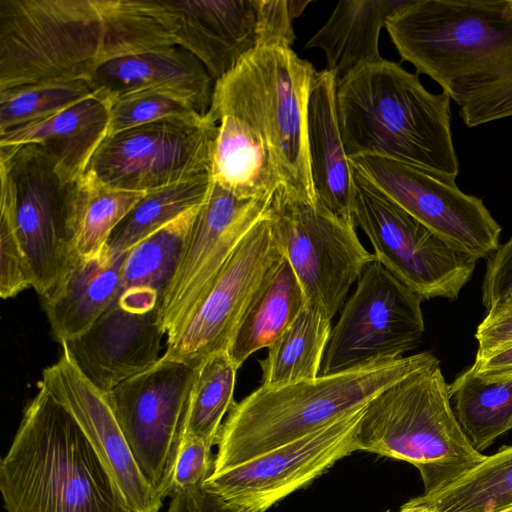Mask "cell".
<instances>
[{
  "label": "cell",
  "mask_w": 512,
  "mask_h": 512,
  "mask_svg": "<svg viewBox=\"0 0 512 512\" xmlns=\"http://www.w3.org/2000/svg\"><path fill=\"white\" fill-rule=\"evenodd\" d=\"M505 512H512V508H511V509H509V510H507V511H505Z\"/></svg>",
  "instance_id": "ee69618b"
},
{
  "label": "cell",
  "mask_w": 512,
  "mask_h": 512,
  "mask_svg": "<svg viewBox=\"0 0 512 512\" xmlns=\"http://www.w3.org/2000/svg\"><path fill=\"white\" fill-rule=\"evenodd\" d=\"M172 46L165 0H0V91L88 81L111 60Z\"/></svg>",
  "instance_id": "6da1fadb"
},
{
  "label": "cell",
  "mask_w": 512,
  "mask_h": 512,
  "mask_svg": "<svg viewBox=\"0 0 512 512\" xmlns=\"http://www.w3.org/2000/svg\"><path fill=\"white\" fill-rule=\"evenodd\" d=\"M109 103L95 96L52 116L0 133V147L39 146L66 184L74 183L108 136Z\"/></svg>",
  "instance_id": "603a6c76"
},
{
  "label": "cell",
  "mask_w": 512,
  "mask_h": 512,
  "mask_svg": "<svg viewBox=\"0 0 512 512\" xmlns=\"http://www.w3.org/2000/svg\"><path fill=\"white\" fill-rule=\"evenodd\" d=\"M126 253L105 247L93 257H79L41 297L52 334L60 344L83 335L112 305L120 289Z\"/></svg>",
  "instance_id": "cb8c5ba5"
},
{
  "label": "cell",
  "mask_w": 512,
  "mask_h": 512,
  "mask_svg": "<svg viewBox=\"0 0 512 512\" xmlns=\"http://www.w3.org/2000/svg\"><path fill=\"white\" fill-rule=\"evenodd\" d=\"M41 384L77 421L132 512H159L164 500L139 470L106 398L76 365L65 345Z\"/></svg>",
  "instance_id": "ac0fdd59"
},
{
  "label": "cell",
  "mask_w": 512,
  "mask_h": 512,
  "mask_svg": "<svg viewBox=\"0 0 512 512\" xmlns=\"http://www.w3.org/2000/svg\"><path fill=\"white\" fill-rule=\"evenodd\" d=\"M397 512H434L430 507L416 502L413 498L406 502Z\"/></svg>",
  "instance_id": "7bdbcfd3"
},
{
  "label": "cell",
  "mask_w": 512,
  "mask_h": 512,
  "mask_svg": "<svg viewBox=\"0 0 512 512\" xmlns=\"http://www.w3.org/2000/svg\"><path fill=\"white\" fill-rule=\"evenodd\" d=\"M422 301L378 261L370 263L332 327L320 375L402 358L424 334Z\"/></svg>",
  "instance_id": "30bf717a"
},
{
  "label": "cell",
  "mask_w": 512,
  "mask_h": 512,
  "mask_svg": "<svg viewBox=\"0 0 512 512\" xmlns=\"http://www.w3.org/2000/svg\"><path fill=\"white\" fill-rule=\"evenodd\" d=\"M434 512H505L512 508V445L433 495L413 498Z\"/></svg>",
  "instance_id": "4dcf8cb0"
},
{
  "label": "cell",
  "mask_w": 512,
  "mask_h": 512,
  "mask_svg": "<svg viewBox=\"0 0 512 512\" xmlns=\"http://www.w3.org/2000/svg\"><path fill=\"white\" fill-rule=\"evenodd\" d=\"M213 180L203 174L146 193L113 230L106 247L123 254L140 241L205 202Z\"/></svg>",
  "instance_id": "d6a6232c"
},
{
  "label": "cell",
  "mask_w": 512,
  "mask_h": 512,
  "mask_svg": "<svg viewBox=\"0 0 512 512\" xmlns=\"http://www.w3.org/2000/svg\"><path fill=\"white\" fill-rule=\"evenodd\" d=\"M476 357L512 347V290L496 301L478 325Z\"/></svg>",
  "instance_id": "f35d334b"
},
{
  "label": "cell",
  "mask_w": 512,
  "mask_h": 512,
  "mask_svg": "<svg viewBox=\"0 0 512 512\" xmlns=\"http://www.w3.org/2000/svg\"><path fill=\"white\" fill-rule=\"evenodd\" d=\"M7 512H132L68 409L39 385L0 461Z\"/></svg>",
  "instance_id": "277c9868"
},
{
  "label": "cell",
  "mask_w": 512,
  "mask_h": 512,
  "mask_svg": "<svg viewBox=\"0 0 512 512\" xmlns=\"http://www.w3.org/2000/svg\"><path fill=\"white\" fill-rule=\"evenodd\" d=\"M177 46L198 58L216 82L263 46L259 0H165Z\"/></svg>",
  "instance_id": "ffe728a7"
},
{
  "label": "cell",
  "mask_w": 512,
  "mask_h": 512,
  "mask_svg": "<svg viewBox=\"0 0 512 512\" xmlns=\"http://www.w3.org/2000/svg\"><path fill=\"white\" fill-rule=\"evenodd\" d=\"M217 134L209 113L129 128L107 136L84 173L114 189L148 193L211 174Z\"/></svg>",
  "instance_id": "8fae6325"
},
{
  "label": "cell",
  "mask_w": 512,
  "mask_h": 512,
  "mask_svg": "<svg viewBox=\"0 0 512 512\" xmlns=\"http://www.w3.org/2000/svg\"><path fill=\"white\" fill-rule=\"evenodd\" d=\"M108 136L136 126L168 119L196 120L204 116L186 96L147 89L118 96L109 102Z\"/></svg>",
  "instance_id": "d590c367"
},
{
  "label": "cell",
  "mask_w": 512,
  "mask_h": 512,
  "mask_svg": "<svg viewBox=\"0 0 512 512\" xmlns=\"http://www.w3.org/2000/svg\"><path fill=\"white\" fill-rule=\"evenodd\" d=\"M385 29L401 60L442 88L467 127L512 116V0H408Z\"/></svg>",
  "instance_id": "7a4b0ae2"
},
{
  "label": "cell",
  "mask_w": 512,
  "mask_h": 512,
  "mask_svg": "<svg viewBox=\"0 0 512 512\" xmlns=\"http://www.w3.org/2000/svg\"><path fill=\"white\" fill-rule=\"evenodd\" d=\"M339 125L348 157L377 155L456 179L450 98L399 64L381 59L337 80Z\"/></svg>",
  "instance_id": "3957f363"
},
{
  "label": "cell",
  "mask_w": 512,
  "mask_h": 512,
  "mask_svg": "<svg viewBox=\"0 0 512 512\" xmlns=\"http://www.w3.org/2000/svg\"><path fill=\"white\" fill-rule=\"evenodd\" d=\"M437 360L431 352H420L313 380L261 385L230 408L212 473L293 442L366 406L392 384Z\"/></svg>",
  "instance_id": "5b68a950"
},
{
  "label": "cell",
  "mask_w": 512,
  "mask_h": 512,
  "mask_svg": "<svg viewBox=\"0 0 512 512\" xmlns=\"http://www.w3.org/2000/svg\"><path fill=\"white\" fill-rule=\"evenodd\" d=\"M93 95L84 80L20 85L0 91V133L52 116Z\"/></svg>",
  "instance_id": "e575fe53"
},
{
  "label": "cell",
  "mask_w": 512,
  "mask_h": 512,
  "mask_svg": "<svg viewBox=\"0 0 512 512\" xmlns=\"http://www.w3.org/2000/svg\"><path fill=\"white\" fill-rule=\"evenodd\" d=\"M284 259L270 212L236 247L215 282L177 337L165 359L196 368L227 350L250 303Z\"/></svg>",
  "instance_id": "9a60e30c"
},
{
  "label": "cell",
  "mask_w": 512,
  "mask_h": 512,
  "mask_svg": "<svg viewBox=\"0 0 512 512\" xmlns=\"http://www.w3.org/2000/svg\"><path fill=\"white\" fill-rule=\"evenodd\" d=\"M336 88L337 77L333 72H316L307 111L310 170L317 202L353 223V169L339 125Z\"/></svg>",
  "instance_id": "7402d4cb"
},
{
  "label": "cell",
  "mask_w": 512,
  "mask_h": 512,
  "mask_svg": "<svg viewBox=\"0 0 512 512\" xmlns=\"http://www.w3.org/2000/svg\"><path fill=\"white\" fill-rule=\"evenodd\" d=\"M331 319L309 304L268 347L260 364L263 386L279 387L319 376L332 331Z\"/></svg>",
  "instance_id": "f1b7e54d"
},
{
  "label": "cell",
  "mask_w": 512,
  "mask_h": 512,
  "mask_svg": "<svg viewBox=\"0 0 512 512\" xmlns=\"http://www.w3.org/2000/svg\"><path fill=\"white\" fill-rule=\"evenodd\" d=\"M0 163L14 182L18 233L31 266L32 287L42 297L79 258L72 221L73 183H64L52 160L34 144L0 147Z\"/></svg>",
  "instance_id": "5bb4252c"
},
{
  "label": "cell",
  "mask_w": 512,
  "mask_h": 512,
  "mask_svg": "<svg viewBox=\"0 0 512 512\" xmlns=\"http://www.w3.org/2000/svg\"><path fill=\"white\" fill-rule=\"evenodd\" d=\"M366 406L293 442L212 473L204 488L243 511L265 512L357 451L355 434Z\"/></svg>",
  "instance_id": "2e32d148"
},
{
  "label": "cell",
  "mask_w": 512,
  "mask_h": 512,
  "mask_svg": "<svg viewBox=\"0 0 512 512\" xmlns=\"http://www.w3.org/2000/svg\"><path fill=\"white\" fill-rule=\"evenodd\" d=\"M217 122L212 180L240 198L272 196L283 182L259 133L231 114Z\"/></svg>",
  "instance_id": "4316f807"
},
{
  "label": "cell",
  "mask_w": 512,
  "mask_h": 512,
  "mask_svg": "<svg viewBox=\"0 0 512 512\" xmlns=\"http://www.w3.org/2000/svg\"><path fill=\"white\" fill-rule=\"evenodd\" d=\"M408 0H342L326 23L307 41L321 49L337 80L351 71L382 59L379 37L388 17Z\"/></svg>",
  "instance_id": "484cf974"
},
{
  "label": "cell",
  "mask_w": 512,
  "mask_h": 512,
  "mask_svg": "<svg viewBox=\"0 0 512 512\" xmlns=\"http://www.w3.org/2000/svg\"><path fill=\"white\" fill-rule=\"evenodd\" d=\"M211 446L205 442L184 437L173 472L169 497L180 491L204 488L214 469Z\"/></svg>",
  "instance_id": "74e56055"
},
{
  "label": "cell",
  "mask_w": 512,
  "mask_h": 512,
  "mask_svg": "<svg viewBox=\"0 0 512 512\" xmlns=\"http://www.w3.org/2000/svg\"><path fill=\"white\" fill-rule=\"evenodd\" d=\"M511 428H512V420H511V422H510V429H511Z\"/></svg>",
  "instance_id": "f6af8a7d"
},
{
  "label": "cell",
  "mask_w": 512,
  "mask_h": 512,
  "mask_svg": "<svg viewBox=\"0 0 512 512\" xmlns=\"http://www.w3.org/2000/svg\"><path fill=\"white\" fill-rule=\"evenodd\" d=\"M308 304L303 287L284 257L243 315L227 352L239 369L256 351L268 348Z\"/></svg>",
  "instance_id": "83f0119b"
},
{
  "label": "cell",
  "mask_w": 512,
  "mask_h": 512,
  "mask_svg": "<svg viewBox=\"0 0 512 512\" xmlns=\"http://www.w3.org/2000/svg\"><path fill=\"white\" fill-rule=\"evenodd\" d=\"M349 162L455 250L478 261L500 247L501 226L480 198L459 189L456 179L377 155L352 156Z\"/></svg>",
  "instance_id": "4fadbf2b"
},
{
  "label": "cell",
  "mask_w": 512,
  "mask_h": 512,
  "mask_svg": "<svg viewBox=\"0 0 512 512\" xmlns=\"http://www.w3.org/2000/svg\"><path fill=\"white\" fill-rule=\"evenodd\" d=\"M449 392L457 420L479 452L510 430L512 379L488 382L467 368L449 384Z\"/></svg>",
  "instance_id": "1f68e13d"
},
{
  "label": "cell",
  "mask_w": 512,
  "mask_h": 512,
  "mask_svg": "<svg viewBox=\"0 0 512 512\" xmlns=\"http://www.w3.org/2000/svg\"><path fill=\"white\" fill-rule=\"evenodd\" d=\"M159 309L139 312L113 303L80 337L63 343L81 372L107 394L159 360Z\"/></svg>",
  "instance_id": "d6986e66"
},
{
  "label": "cell",
  "mask_w": 512,
  "mask_h": 512,
  "mask_svg": "<svg viewBox=\"0 0 512 512\" xmlns=\"http://www.w3.org/2000/svg\"><path fill=\"white\" fill-rule=\"evenodd\" d=\"M316 72L289 47H261L214 84L208 113L247 122L266 144L291 192L316 201L307 136L309 96Z\"/></svg>",
  "instance_id": "52a82bcc"
},
{
  "label": "cell",
  "mask_w": 512,
  "mask_h": 512,
  "mask_svg": "<svg viewBox=\"0 0 512 512\" xmlns=\"http://www.w3.org/2000/svg\"><path fill=\"white\" fill-rule=\"evenodd\" d=\"M0 175V295L7 299L33 286V275L18 233L14 182L3 163Z\"/></svg>",
  "instance_id": "8d00e7d4"
},
{
  "label": "cell",
  "mask_w": 512,
  "mask_h": 512,
  "mask_svg": "<svg viewBox=\"0 0 512 512\" xmlns=\"http://www.w3.org/2000/svg\"><path fill=\"white\" fill-rule=\"evenodd\" d=\"M146 193L111 188L84 173L71 191L75 248L79 257L99 254L113 230Z\"/></svg>",
  "instance_id": "f546056e"
},
{
  "label": "cell",
  "mask_w": 512,
  "mask_h": 512,
  "mask_svg": "<svg viewBox=\"0 0 512 512\" xmlns=\"http://www.w3.org/2000/svg\"><path fill=\"white\" fill-rule=\"evenodd\" d=\"M87 83L95 96L107 102L140 90L173 91L189 98L202 114L210 109L215 84L201 61L180 46L111 60Z\"/></svg>",
  "instance_id": "44dd1931"
},
{
  "label": "cell",
  "mask_w": 512,
  "mask_h": 512,
  "mask_svg": "<svg viewBox=\"0 0 512 512\" xmlns=\"http://www.w3.org/2000/svg\"><path fill=\"white\" fill-rule=\"evenodd\" d=\"M269 212L308 304L332 320L352 284L376 260L374 254L362 245L353 223L283 185L274 192Z\"/></svg>",
  "instance_id": "ba28073f"
},
{
  "label": "cell",
  "mask_w": 512,
  "mask_h": 512,
  "mask_svg": "<svg viewBox=\"0 0 512 512\" xmlns=\"http://www.w3.org/2000/svg\"><path fill=\"white\" fill-rule=\"evenodd\" d=\"M272 197L240 198L213 181L159 307L166 344L183 329L241 240L266 215Z\"/></svg>",
  "instance_id": "e0dca14e"
},
{
  "label": "cell",
  "mask_w": 512,
  "mask_h": 512,
  "mask_svg": "<svg viewBox=\"0 0 512 512\" xmlns=\"http://www.w3.org/2000/svg\"><path fill=\"white\" fill-rule=\"evenodd\" d=\"M166 512H246L205 488L184 490L171 497Z\"/></svg>",
  "instance_id": "60d3db41"
},
{
  "label": "cell",
  "mask_w": 512,
  "mask_h": 512,
  "mask_svg": "<svg viewBox=\"0 0 512 512\" xmlns=\"http://www.w3.org/2000/svg\"><path fill=\"white\" fill-rule=\"evenodd\" d=\"M194 373L160 357L105 394L139 470L162 500L169 497Z\"/></svg>",
  "instance_id": "7c38bea8"
},
{
  "label": "cell",
  "mask_w": 512,
  "mask_h": 512,
  "mask_svg": "<svg viewBox=\"0 0 512 512\" xmlns=\"http://www.w3.org/2000/svg\"><path fill=\"white\" fill-rule=\"evenodd\" d=\"M353 177V223L366 234L376 261L422 300H456L477 261L449 246L354 169Z\"/></svg>",
  "instance_id": "9c48e42d"
},
{
  "label": "cell",
  "mask_w": 512,
  "mask_h": 512,
  "mask_svg": "<svg viewBox=\"0 0 512 512\" xmlns=\"http://www.w3.org/2000/svg\"><path fill=\"white\" fill-rule=\"evenodd\" d=\"M469 369L476 377L488 382L512 379V347L476 357Z\"/></svg>",
  "instance_id": "b9f144b4"
},
{
  "label": "cell",
  "mask_w": 512,
  "mask_h": 512,
  "mask_svg": "<svg viewBox=\"0 0 512 512\" xmlns=\"http://www.w3.org/2000/svg\"><path fill=\"white\" fill-rule=\"evenodd\" d=\"M450 400L437 360L367 404L355 434L356 449L414 465L423 495L444 490L486 458L463 431Z\"/></svg>",
  "instance_id": "8992f818"
},
{
  "label": "cell",
  "mask_w": 512,
  "mask_h": 512,
  "mask_svg": "<svg viewBox=\"0 0 512 512\" xmlns=\"http://www.w3.org/2000/svg\"><path fill=\"white\" fill-rule=\"evenodd\" d=\"M512 290V237L486 260L482 304L489 309Z\"/></svg>",
  "instance_id": "ab89813d"
},
{
  "label": "cell",
  "mask_w": 512,
  "mask_h": 512,
  "mask_svg": "<svg viewBox=\"0 0 512 512\" xmlns=\"http://www.w3.org/2000/svg\"><path fill=\"white\" fill-rule=\"evenodd\" d=\"M237 370L227 350L209 355L195 368L187 400L184 437L201 440L211 447L218 444L223 417L234 404Z\"/></svg>",
  "instance_id": "836d02e7"
},
{
  "label": "cell",
  "mask_w": 512,
  "mask_h": 512,
  "mask_svg": "<svg viewBox=\"0 0 512 512\" xmlns=\"http://www.w3.org/2000/svg\"><path fill=\"white\" fill-rule=\"evenodd\" d=\"M201 205L184 212L127 251L120 289L113 303L139 312L159 309L181 263Z\"/></svg>",
  "instance_id": "d4e9b609"
}]
</instances>
